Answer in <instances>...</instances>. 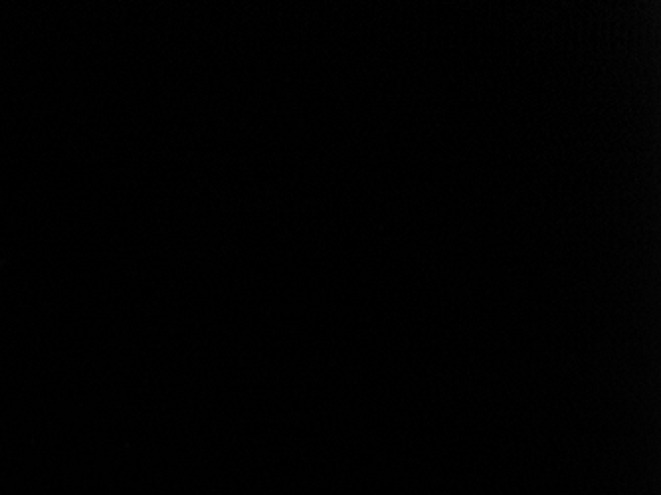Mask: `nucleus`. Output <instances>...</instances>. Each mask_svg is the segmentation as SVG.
Here are the masks:
<instances>
[]
</instances>
